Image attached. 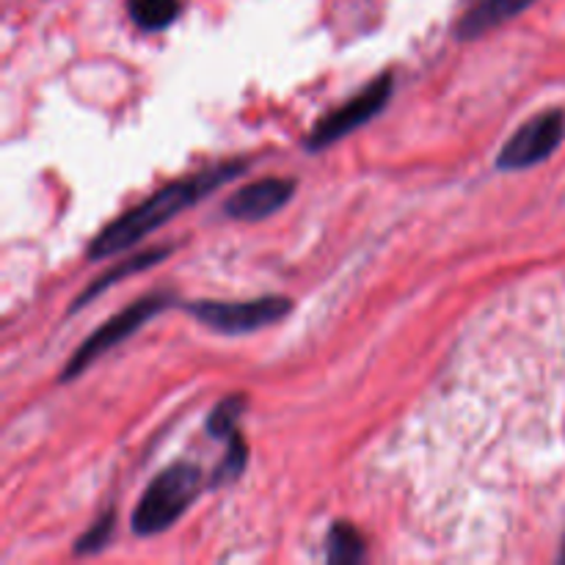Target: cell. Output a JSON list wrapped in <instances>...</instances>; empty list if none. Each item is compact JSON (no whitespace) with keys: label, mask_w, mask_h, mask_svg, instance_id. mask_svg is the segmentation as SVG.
I'll use <instances>...</instances> for the list:
<instances>
[{"label":"cell","mask_w":565,"mask_h":565,"mask_svg":"<svg viewBox=\"0 0 565 565\" xmlns=\"http://www.w3.org/2000/svg\"><path fill=\"white\" fill-rule=\"evenodd\" d=\"M392 92H395V81H392L390 72H384L381 77L370 81L356 97H351L345 105H340L337 110L326 114L323 119L315 125V130L309 132L307 138V149H315V152H318V149H326L334 141H340V138H345L348 132L367 125L375 114L384 110V105L390 103Z\"/></svg>","instance_id":"5"},{"label":"cell","mask_w":565,"mask_h":565,"mask_svg":"<svg viewBox=\"0 0 565 565\" xmlns=\"http://www.w3.org/2000/svg\"><path fill=\"white\" fill-rule=\"evenodd\" d=\"M188 312L207 329L221 334H252L265 326L279 323L292 312V303L281 296L254 298V301H199L188 303Z\"/></svg>","instance_id":"4"},{"label":"cell","mask_w":565,"mask_h":565,"mask_svg":"<svg viewBox=\"0 0 565 565\" xmlns=\"http://www.w3.org/2000/svg\"><path fill=\"white\" fill-rule=\"evenodd\" d=\"M199 486H202V472L196 463H171L147 486L138 500L132 511V530L138 535H158L169 530L196 500Z\"/></svg>","instance_id":"2"},{"label":"cell","mask_w":565,"mask_h":565,"mask_svg":"<svg viewBox=\"0 0 565 565\" xmlns=\"http://www.w3.org/2000/svg\"><path fill=\"white\" fill-rule=\"evenodd\" d=\"M561 563H565V539H563V550H561Z\"/></svg>","instance_id":"15"},{"label":"cell","mask_w":565,"mask_h":565,"mask_svg":"<svg viewBox=\"0 0 565 565\" xmlns=\"http://www.w3.org/2000/svg\"><path fill=\"white\" fill-rule=\"evenodd\" d=\"M364 557V541L356 527L337 522L329 533V561L331 563H359Z\"/></svg>","instance_id":"11"},{"label":"cell","mask_w":565,"mask_h":565,"mask_svg":"<svg viewBox=\"0 0 565 565\" xmlns=\"http://www.w3.org/2000/svg\"><path fill=\"white\" fill-rule=\"evenodd\" d=\"M180 0H127V14L141 31H163L180 17Z\"/></svg>","instance_id":"10"},{"label":"cell","mask_w":565,"mask_h":565,"mask_svg":"<svg viewBox=\"0 0 565 565\" xmlns=\"http://www.w3.org/2000/svg\"><path fill=\"white\" fill-rule=\"evenodd\" d=\"M110 533H114V511L105 513V516L99 519V522L94 524V527L88 530L81 541H77L75 552L77 555H94V552H99L105 544H108Z\"/></svg>","instance_id":"14"},{"label":"cell","mask_w":565,"mask_h":565,"mask_svg":"<svg viewBox=\"0 0 565 565\" xmlns=\"http://www.w3.org/2000/svg\"><path fill=\"white\" fill-rule=\"evenodd\" d=\"M243 406H246V397L243 395H232V397H226V401H221L218 406H215V412L210 414L207 434L215 436V439H221V436H226V439H230V436L235 434L237 419H241V414H243Z\"/></svg>","instance_id":"12"},{"label":"cell","mask_w":565,"mask_h":565,"mask_svg":"<svg viewBox=\"0 0 565 565\" xmlns=\"http://www.w3.org/2000/svg\"><path fill=\"white\" fill-rule=\"evenodd\" d=\"M171 303H174V296H171V292H149V296H143L141 301H136L132 307L121 309L119 315L105 320V323L99 326V329L94 331L81 348H77L75 356L66 362L64 373H61V381L77 379L83 370H88V364H94L99 356H105V353L114 351L116 345H121V342H125L127 337L136 334L149 318L160 315L166 307H171Z\"/></svg>","instance_id":"3"},{"label":"cell","mask_w":565,"mask_h":565,"mask_svg":"<svg viewBox=\"0 0 565 565\" xmlns=\"http://www.w3.org/2000/svg\"><path fill=\"white\" fill-rule=\"evenodd\" d=\"M292 191H296V182L285 180V177L248 182V185H243L241 191L226 199L224 213L237 221H263L274 215L276 210L285 207L292 199Z\"/></svg>","instance_id":"7"},{"label":"cell","mask_w":565,"mask_h":565,"mask_svg":"<svg viewBox=\"0 0 565 565\" xmlns=\"http://www.w3.org/2000/svg\"><path fill=\"white\" fill-rule=\"evenodd\" d=\"M535 0H475L463 17L456 25V36L463 42H472V39L486 36L494 28H500L502 22L513 20V17L522 14L527 6H533Z\"/></svg>","instance_id":"8"},{"label":"cell","mask_w":565,"mask_h":565,"mask_svg":"<svg viewBox=\"0 0 565 565\" xmlns=\"http://www.w3.org/2000/svg\"><path fill=\"white\" fill-rule=\"evenodd\" d=\"M565 138V110H544L524 121L497 154V169L519 171L539 166L561 147Z\"/></svg>","instance_id":"6"},{"label":"cell","mask_w":565,"mask_h":565,"mask_svg":"<svg viewBox=\"0 0 565 565\" xmlns=\"http://www.w3.org/2000/svg\"><path fill=\"white\" fill-rule=\"evenodd\" d=\"M166 254H169V248H154V252L136 254V257H130V259H125V263H119V265H116V268H110L108 274L99 276V279L94 281L92 287H86V290L81 292V298H77V301H75V307H72V312H77V309H81L83 303H88V301H92V298H97L99 292L108 290L110 285H119V281L125 279V276L141 274V270L152 268L154 263H160V259H166Z\"/></svg>","instance_id":"9"},{"label":"cell","mask_w":565,"mask_h":565,"mask_svg":"<svg viewBox=\"0 0 565 565\" xmlns=\"http://www.w3.org/2000/svg\"><path fill=\"white\" fill-rule=\"evenodd\" d=\"M243 469H246V441L241 439V434H232L230 436V445H226V456L224 461L218 463L213 475V486H224L232 483L235 478H241Z\"/></svg>","instance_id":"13"},{"label":"cell","mask_w":565,"mask_h":565,"mask_svg":"<svg viewBox=\"0 0 565 565\" xmlns=\"http://www.w3.org/2000/svg\"><path fill=\"white\" fill-rule=\"evenodd\" d=\"M241 171H243V160H232V163L213 166V169H204L199 171V174L185 177V180H177L171 182V185L160 188L158 193L143 199L141 204L127 210V213L121 215V218H116L114 224L105 226V230L97 235V241L88 246V257L108 259V257H116L119 252H125V248L136 246V243L143 241L149 232L160 230V226L169 224L174 215H180L182 210H188L191 204H196L199 199L213 193L215 188L235 180Z\"/></svg>","instance_id":"1"}]
</instances>
